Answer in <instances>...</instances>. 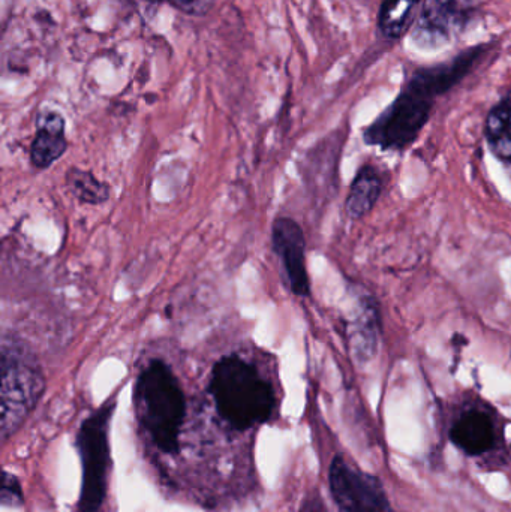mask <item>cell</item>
<instances>
[{"label":"cell","mask_w":511,"mask_h":512,"mask_svg":"<svg viewBox=\"0 0 511 512\" xmlns=\"http://www.w3.org/2000/svg\"><path fill=\"white\" fill-rule=\"evenodd\" d=\"M435 98L408 83L401 95L366 129L363 138L381 150H405L419 137L431 117Z\"/></svg>","instance_id":"4"},{"label":"cell","mask_w":511,"mask_h":512,"mask_svg":"<svg viewBox=\"0 0 511 512\" xmlns=\"http://www.w3.org/2000/svg\"><path fill=\"white\" fill-rule=\"evenodd\" d=\"M476 0H426L413 27L422 48H441L461 36L476 18Z\"/></svg>","instance_id":"6"},{"label":"cell","mask_w":511,"mask_h":512,"mask_svg":"<svg viewBox=\"0 0 511 512\" xmlns=\"http://www.w3.org/2000/svg\"><path fill=\"white\" fill-rule=\"evenodd\" d=\"M66 185L78 201L90 206L104 204L110 198V186L99 182L90 171L71 168L66 174Z\"/></svg>","instance_id":"16"},{"label":"cell","mask_w":511,"mask_h":512,"mask_svg":"<svg viewBox=\"0 0 511 512\" xmlns=\"http://www.w3.org/2000/svg\"><path fill=\"white\" fill-rule=\"evenodd\" d=\"M116 403L108 402L83 421L77 435V447L83 460V487L80 512H96L107 493V474L110 466L108 426Z\"/></svg>","instance_id":"5"},{"label":"cell","mask_w":511,"mask_h":512,"mask_svg":"<svg viewBox=\"0 0 511 512\" xmlns=\"http://www.w3.org/2000/svg\"><path fill=\"white\" fill-rule=\"evenodd\" d=\"M483 53H485L483 47L471 48V50L459 54L452 62L419 69V71L414 72L408 83L428 93L432 98H437V96L444 95L453 86H456L479 62Z\"/></svg>","instance_id":"9"},{"label":"cell","mask_w":511,"mask_h":512,"mask_svg":"<svg viewBox=\"0 0 511 512\" xmlns=\"http://www.w3.org/2000/svg\"><path fill=\"white\" fill-rule=\"evenodd\" d=\"M450 439L468 456H482L495 447L497 427L488 412L468 409L453 424Z\"/></svg>","instance_id":"10"},{"label":"cell","mask_w":511,"mask_h":512,"mask_svg":"<svg viewBox=\"0 0 511 512\" xmlns=\"http://www.w3.org/2000/svg\"><path fill=\"white\" fill-rule=\"evenodd\" d=\"M330 490L341 512H395L377 478L335 457L329 472Z\"/></svg>","instance_id":"7"},{"label":"cell","mask_w":511,"mask_h":512,"mask_svg":"<svg viewBox=\"0 0 511 512\" xmlns=\"http://www.w3.org/2000/svg\"><path fill=\"white\" fill-rule=\"evenodd\" d=\"M0 406H2V441L11 438L45 391V378L35 354L17 337L5 334L0 351Z\"/></svg>","instance_id":"3"},{"label":"cell","mask_w":511,"mask_h":512,"mask_svg":"<svg viewBox=\"0 0 511 512\" xmlns=\"http://www.w3.org/2000/svg\"><path fill=\"white\" fill-rule=\"evenodd\" d=\"M381 324L378 306L371 298L360 301V309L351 325V348L354 358L368 363L380 349Z\"/></svg>","instance_id":"12"},{"label":"cell","mask_w":511,"mask_h":512,"mask_svg":"<svg viewBox=\"0 0 511 512\" xmlns=\"http://www.w3.org/2000/svg\"><path fill=\"white\" fill-rule=\"evenodd\" d=\"M135 409L143 429L162 453L179 450L186 400L179 379L165 361L152 360L138 375Z\"/></svg>","instance_id":"2"},{"label":"cell","mask_w":511,"mask_h":512,"mask_svg":"<svg viewBox=\"0 0 511 512\" xmlns=\"http://www.w3.org/2000/svg\"><path fill=\"white\" fill-rule=\"evenodd\" d=\"M300 512H326V510H324L321 502L318 501V499H315V501L306 502V504L303 505L302 511Z\"/></svg>","instance_id":"19"},{"label":"cell","mask_w":511,"mask_h":512,"mask_svg":"<svg viewBox=\"0 0 511 512\" xmlns=\"http://www.w3.org/2000/svg\"><path fill=\"white\" fill-rule=\"evenodd\" d=\"M219 417L236 430L267 423L275 412L272 384L251 361L225 355L213 366L209 385Z\"/></svg>","instance_id":"1"},{"label":"cell","mask_w":511,"mask_h":512,"mask_svg":"<svg viewBox=\"0 0 511 512\" xmlns=\"http://www.w3.org/2000/svg\"><path fill=\"white\" fill-rule=\"evenodd\" d=\"M485 135L495 156L501 161L511 162V92L489 111Z\"/></svg>","instance_id":"14"},{"label":"cell","mask_w":511,"mask_h":512,"mask_svg":"<svg viewBox=\"0 0 511 512\" xmlns=\"http://www.w3.org/2000/svg\"><path fill=\"white\" fill-rule=\"evenodd\" d=\"M171 5L189 15H206L215 5V0H170Z\"/></svg>","instance_id":"18"},{"label":"cell","mask_w":511,"mask_h":512,"mask_svg":"<svg viewBox=\"0 0 511 512\" xmlns=\"http://www.w3.org/2000/svg\"><path fill=\"white\" fill-rule=\"evenodd\" d=\"M0 502L3 507H21L24 502L23 490H21L20 483L14 475L3 472L2 478V495H0Z\"/></svg>","instance_id":"17"},{"label":"cell","mask_w":511,"mask_h":512,"mask_svg":"<svg viewBox=\"0 0 511 512\" xmlns=\"http://www.w3.org/2000/svg\"><path fill=\"white\" fill-rule=\"evenodd\" d=\"M68 149L65 137V120L59 113L48 111L36 122V134L30 146V162L38 170L51 167Z\"/></svg>","instance_id":"11"},{"label":"cell","mask_w":511,"mask_h":512,"mask_svg":"<svg viewBox=\"0 0 511 512\" xmlns=\"http://www.w3.org/2000/svg\"><path fill=\"white\" fill-rule=\"evenodd\" d=\"M420 0H384L378 15V27L386 38L398 39L410 27L414 8Z\"/></svg>","instance_id":"15"},{"label":"cell","mask_w":511,"mask_h":512,"mask_svg":"<svg viewBox=\"0 0 511 512\" xmlns=\"http://www.w3.org/2000/svg\"><path fill=\"white\" fill-rule=\"evenodd\" d=\"M272 248L281 262L290 291L297 297H308L311 283L306 270V240L302 227L285 216L276 219L272 228Z\"/></svg>","instance_id":"8"},{"label":"cell","mask_w":511,"mask_h":512,"mask_svg":"<svg viewBox=\"0 0 511 512\" xmlns=\"http://www.w3.org/2000/svg\"><path fill=\"white\" fill-rule=\"evenodd\" d=\"M383 186L384 182L377 168L372 165L360 168L356 179L353 180V185H351L347 203H345V212H347L348 218L357 221V219L368 215L377 204L378 198L383 192Z\"/></svg>","instance_id":"13"}]
</instances>
